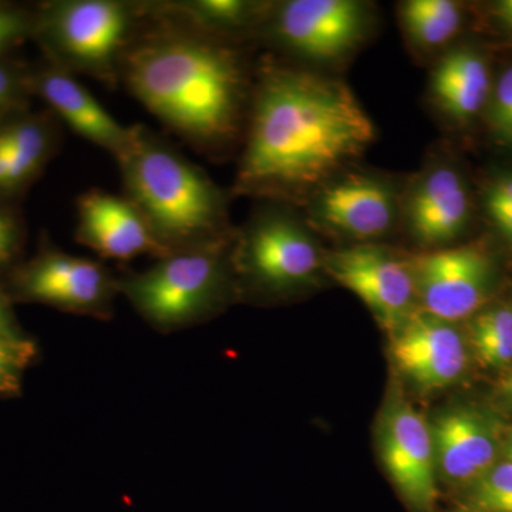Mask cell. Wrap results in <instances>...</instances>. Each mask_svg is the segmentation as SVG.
<instances>
[{
	"instance_id": "cell-17",
	"label": "cell",
	"mask_w": 512,
	"mask_h": 512,
	"mask_svg": "<svg viewBox=\"0 0 512 512\" xmlns=\"http://www.w3.org/2000/svg\"><path fill=\"white\" fill-rule=\"evenodd\" d=\"M33 86L77 136L103 148L116 160L131 146L134 126H123L114 119L72 73L56 66L46 67L36 74Z\"/></svg>"
},
{
	"instance_id": "cell-11",
	"label": "cell",
	"mask_w": 512,
	"mask_h": 512,
	"mask_svg": "<svg viewBox=\"0 0 512 512\" xmlns=\"http://www.w3.org/2000/svg\"><path fill=\"white\" fill-rule=\"evenodd\" d=\"M272 37L298 56L335 62L365 40L369 12L353 0H289L269 8L265 19Z\"/></svg>"
},
{
	"instance_id": "cell-27",
	"label": "cell",
	"mask_w": 512,
	"mask_h": 512,
	"mask_svg": "<svg viewBox=\"0 0 512 512\" xmlns=\"http://www.w3.org/2000/svg\"><path fill=\"white\" fill-rule=\"evenodd\" d=\"M30 29H33V20L28 15L18 9L0 6V55L19 43Z\"/></svg>"
},
{
	"instance_id": "cell-26",
	"label": "cell",
	"mask_w": 512,
	"mask_h": 512,
	"mask_svg": "<svg viewBox=\"0 0 512 512\" xmlns=\"http://www.w3.org/2000/svg\"><path fill=\"white\" fill-rule=\"evenodd\" d=\"M488 120L498 137L512 144V66L495 84Z\"/></svg>"
},
{
	"instance_id": "cell-12",
	"label": "cell",
	"mask_w": 512,
	"mask_h": 512,
	"mask_svg": "<svg viewBox=\"0 0 512 512\" xmlns=\"http://www.w3.org/2000/svg\"><path fill=\"white\" fill-rule=\"evenodd\" d=\"M421 311L456 323L483 306L491 284L493 264L478 247H444L407 255Z\"/></svg>"
},
{
	"instance_id": "cell-35",
	"label": "cell",
	"mask_w": 512,
	"mask_h": 512,
	"mask_svg": "<svg viewBox=\"0 0 512 512\" xmlns=\"http://www.w3.org/2000/svg\"><path fill=\"white\" fill-rule=\"evenodd\" d=\"M504 451L505 458H507V461H510V463H512V434L510 436V439H508L507 443H505Z\"/></svg>"
},
{
	"instance_id": "cell-18",
	"label": "cell",
	"mask_w": 512,
	"mask_h": 512,
	"mask_svg": "<svg viewBox=\"0 0 512 512\" xmlns=\"http://www.w3.org/2000/svg\"><path fill=\"white\" fill-rule=\"evenodd\" d=\"M490 72L483 57L467 47L451 50L431 73L434 104L456 120H468L490 97Z\"/></svg>"
},
{
	"instance_id": "cell-7",
	"label": "cell",
	"mask_w": 512,
	"mask_h": 512,
	"mask_svg": "<svg viewBox=\"0 0 512 512\" xmlns=\"http://www.w3.org/2000/svg\"><path fill=\"white\" fill-rule=\"evenodd\" d=\"M16 296L76 315L110 319L119 293L117 276L99 261L43 249L13 278Z\"/></svg>"
},
{
	"instance_id": "cell-15",
	"label": "cell",
	"mask_w": 512,
	"mask_h": 512,
	"mask_svg": "<svg viewBox=\"0 0 512 512\" xmlns=\"http://www.w3.org/2000/svg\"><path fill=\"white\" fill-rule=\"evenodd\" d=\"M400 214L409 234L426 251L447 247L470 220L463 178L448 165L427 168L400 200Z\"/></svg>"
},
{
	"instance_id": "cell-23",
	"label": "cell",
	"mask_w": 512,
	"mask_h": 512,
	"mask_svg": "<svg viewBox=\"0 0 512 512\" xmlns=\"http://www.w3.org/2000/svg\"><path fill=\"white\" fill-rule=\"evenodd\" d=\"M467 511L512 512V463H497L485 476L466 488Z\"/></svg>"
},
{
	"instance_id": "cell-2",
	"label": "cell",
	"mask_w": 512,
	"mask_h": 512,
	"mask_svg": "<svg viewBox=\"0 0 512 512\" xmlns=\"http://www.w3.org/2000/svg\"><path fill=\"white\" fill-rule=\"evenodd\" d=\"M120 80L175 136L202 153H220L244 124L245 64L227 40L153 12L124 52Z\"/></svg>"
},
{
	"instance_id": "cell-34",
	"label": "cell",
	"mask_w": 512,
	"mask_h": 512,
	"mask_svg": "<svg viewBox=\"0 0 512 512\" xmlns=\"http://www.w3.org/2000/svg\"><path fill=\"white\" fill-rule=\"evenodd\" d=\"M501 392H503L504 396L512 403V370L508 372V375L505 376L503 382H501Z\"/></svg>"
},
{
	"instance_id": "cell-19",
	"label": "cell",
	"mask_w": 512,
	"mask_h": 512,
	"mask_svg": "<svg viewBox=\"0 0 512 512\" xmlns=\"http://www.w3.org/2000/svg\"><path fill=\"white\" fill-rule=\"evenodd\" d=\"M158 15L190 28L228 40L244 30L265 22L271 5L245 0H185V2H148Z\"/></svg>"
},
{
	"instance_id": "cell-31",
	"label": "cell",
	"mask_w": 512,
	"mask_h": 512,
	"mask_svg": "<svg viewBox=\"0 0 512 512\" xmlns=\"http://www.w3.org/2000/svg\"><path fill=\"white\" fill-rule=\"evenodd\" d=\"M0 239L18 242V227L8 212L0 210Z\"/></svg>"
},
{
	"instance_id": "cell-6",
	"label": "cell",
	"mask_w": 512,
	"mask_h": 512,
	"mask_svg": "<svg viewBox=\"0 0 512 512\" xmlns=\"http://www.w3.org/2000/svg\"><path fill=\"white\" fill-rule=\"evenodd\" d=\"M323 254L311 229L292 212L262 208L232 237L237 295L276 301L308 289L323 271Z\"/></svg>"
},
{
	"instance_id": "cell-20",
	"label": "cell",
	"mask_w": 512,
	"mask_h": 512,
	"mask_svg": "<svg viewBox=\"0 0 512 512\" xmlns=\"http://www.w3.org/2000/svg\"><path fill=\"white\" fill-rule=\"evenodd\" d=\"M403 28L421 49L444 46L463 22L460 5L451 0H409L400 6Z\"/></svg>"
},
{
	"instance_id": "cell-32",
	"label": "cell",
	"mask_w": 512,
	"mask_h": 512,
	"mask_svg": "<svg viewBox=\"0 0 512 512\" xmlns=\"http://www.w3.org/2000/svg\"><path fill=\"white\" fill-rule=\"evenodd\" d=\"M495 15L505 28L512 32V0H503L495 6Z\"/></svg>"
},
{
	"instance_id": "cell-3",
	"label": "cell",
	"mask_w": 512,
	"mask_h": 512,
	"mask_svg": "<svg viewBox=\"0 0 512 512\" xmlns=\"http://www.w3.org/2000/svg\"><path fill=\"white\" fill-rule=\"evenodd\" d=\"M117 163L124 195L168 254L234 235L221 188L153 131L134 126L131 146Z\"/></svg>"
},
{
	"instance_id": "cell-28",
	"label": "cell",
	"mask_w": 512,
	"mask_h": 512,
	"mask_svg": "<svg viewBox=\"0 0 512 512\" xmlns=\"http://www.w3.org/2000/svg\"><path fill=\"white\" fill-rule=\"evenodd\" d=\"M18 74L12 67L0 64V114L9 109L18 96Z\"/></svg>"
},
{
	"instance_id": "cell-36",
	"label": "cell",
	"mask_w": 512,
	"mask_h": 512,
	"mask_svg": "<svg viewBox=\"0 0 512 512\" xmlns=\"http://www.w3.org/2000/svg\"><path fill=\"white\" fill-rule=\"evenodd\" d=\"M467 512H483V511H467Z\"/></svg>"
},
{
	"instance_id": "cell-5",
	"label": "cell",
	"mask_w": 512,
	"mask_h": 512,
	"mask_svg": "<svg viewBox=\"0 0 512 512\" xmlns=\"http://www.w3.org/2000/svg\"><path fill=\"white\" fill-rule=\"evenodd\" d=\"M144 22V3L59 0L33 20L53 66L116 86L120 63Z\"/></svg>"
},
{
	"instance_id": "cell-13",
	"label": "cell",
	"mask_w": 512,
	"mask_h": 512,
	"mask_svg": "<svg viewBox=\"0 0 512 512\" xmlns=\"http://www.w3.org/2000/svg\"><path fill=\"white\" fill-rule=\"evenodd\" d=\"M390 356L400 375L423 392L453 386L468 363L466 340L454 323L421 309L390 333Z\"/></svg>"
},
{
	"instance_id": "cell-33",
	"label": "cell",
	"mask_w": 512,
	"mask_h": 512,
	"mask_svg": "<svg viewBox=\"0 0 512 512\" xmlns=\"http://www.w3.org/2000/svg\"><path fill=\"white\" fill-rule=\"evenodd\" d=\"M18 242L6 241V239H0V268L8 265L12 261L13 255H15V248Z\"/></svg>"
},
{
	"instance_id": "cell-4",
	"label": "cell",
	"mask_w": 512,
	"mask_h": 512,
	"mask_svg": "<svg viewBox=\"0 0 512 512\" xmlns=\"http://www.w3.org/2000/svg\"><path fill=\"white\" fill-rule=\"evenodd\" d=\"M232 237L178 249L144 271L117 276L120 295L158 332H177L214 318L237 295Z\"/></svg>"
},
{
	"instance_id": "cell-16",
	"label": "cell",
	"mask_w": 512,
	"mask_h": 512,
	"mask_svg": "<svg viewBox=\"0 0 512 512\" xmlns=\"http://www.w3.org/2000/svg\"><path fill=\"white\" fill-rule=\"evenodd\" d=\"M76 241L101 258L131 261L141 255L161 258L168 252L126 195L89 190L77 198Z\"/></svg>"
},
{
	"instance_id": "cell-1",
	"label": "cell",
	"mask_w": 512,
	"mask_h": 512,
	"mask_svg": "<svg viewBox=\"0 0 512 512\" xmlns=\"http://www.w3.org/2000/svg\"><path fill=\"white\" fill-rule=\"evenodd\" d=\"M373 140L375 126L348 84L268 60L252 87L235 194L306 202Z\"/></svg>"
},
{
	"instance_id": "cell-24",
	"label": "cell",
	"mask_w": 512,
	"mask_h": 512,
	"mask_svg": "<svg viewBox=\"0 0 512 512\" xmlns=\"http://www.w3.org/2000/svg\"><path fill=\"white\" fill-rule=\"evenodd\" d=\"M32 339L0 335V399L18 396L23 376L36 357Z\"/></svg>"
},
{
	"instance_id": "cell-30",
	"label": "cell",
	"mask_w": 512,
	"mask_h": 512,
	"mask_svg": "<svg viewBox=\"0 0 512 512\" xmlns=\"http://www.w3.org/2000/svg\"><path fill=\"white\" fill-rule=\"evenodd\" d=\"M0 190L10 191V148L0 128Z\"/></svg>"
},
{
	"instance_id": "cell-8",
	"label": "cell",
	"mask_w": 512,
	"mask_h": 512,
	"mask_svg": "<svg viewBox=\"0 0 512 512\" xmlns=\"http://www.w3.org/2000/svg\"><path fill=\"white\" fill-rule=\"evenodd\" d=\"M305 204L313 228L356 244H372L389 234L400 212L394 185L365 171L343 170Z\"/></svg>"
},
{
	"instance_id": "cell-29",
	"label": "cell",
	"mask_w": 512,
	"mask_h": 512,
	"mask_svg": "<svg viewBox=\"0 0 512 512\" xmlns=\"http://www.w3.org/2000/svg\"><path fill=\"white\" fill-rule=\"evenodd\" d=\"M0 335L9 336V338L23 339L28 338L20 329L18 320L13 315L12 308L6 293L0 289Z\"/></svg>"
},
{
	"instance_id": "cell-25",
	"label": "cell",
	"mask_w": 512,
	"mask_h": 512,
	"mask_svg": "<svg viewBox=\"0 0 512 512\" xmlns=\"http://www.w3.org/2000/svg\"><path fill=\"white\" fill-rule=\"evenodd\" d=\"M485 210L498 232L512 245V174L503 175L488 185Z\"/></svg>"
},
{
	"instance_id": "cell-10",
	"label": "cell",
	"mask_w": 512,
	"mask_h": 512,
	"mask_svg": "<svg viewBox=\"0 0 512 512\" xmlns=\"http://www.w3.org/2000/svg\"><path fill=\"white\" fill-rule=\"evenodd\" d=\"M323 272L359 296L389 335L419 309L407 256L375 242L325 252Z\"/></svg>"
},
{
	"instance_id": "cell-21",
	"label": "cell",
	"mask_w": 512,
	"mask_h": 512,
	"mask_svg": "<svg viewBox=\"0 0 512 512\" xmlns=\"http://www.w3.org/2000/svg\"><path fill=\"white\" fill-rule=\"evenodd\" d=\"M10 148V191L29 183L45 165L55 146L45 121L23 119L2 128Z\"/></svg>"
},
{
	"instance_id": "cell-9",
	"label": "cell",
	"mask_w": 512,
	"mask_h": 512,
	"mask_svg": "<svg viewBox=\"0 0 512 512\" xmlns=\"http://www.w3.org/2000/svg\"><path fill=\"white\" fill-rule=\"evenodd\" d=\"M377 429L380 458L404 504L412 512H436L439 476L429 421L402 393H393Z\"/></svg>"
},
{
	"instance_id": "cell-22",
	"label": "cell",
	"mask_w": 512,
	"mask_h": 512,
	"mask_svg": "<svg viewBox=\"0 0 512 512\" xmlns=\"http://www.w3.org/2000/svg\"><path fill=\"white\" fill-rule=\"evenodd\" d=\"M470 343L477 359L488 367L512 362V309L497 306L478 313L470 325Z\"/></svg>"
},
{
	"instance_id": "cell-14",
	"label": "cell",
	"mask_w": 512,
	"mask_h": 512,
	"mask_svg": "<svg viewBox=\"0 0 512 512\" xmlns=\"http://www.w3.org/2000/svg\"><path fill=\"white\" fill-rule=\"evenodd\" d=\"M430 427L437 476L451 487L466 490L498 463L503 446L490 414L476 407H450Z\"/></svg>"
}]
</instances>
